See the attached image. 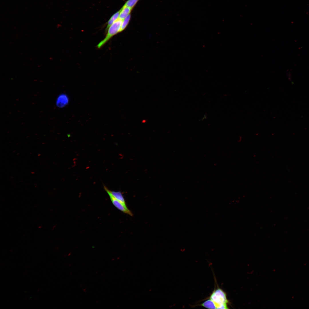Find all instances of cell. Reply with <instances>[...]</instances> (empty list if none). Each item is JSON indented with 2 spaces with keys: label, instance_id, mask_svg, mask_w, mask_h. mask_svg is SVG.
I'll use <instances>...</instances> for the list:
<instances>
[{
  "label": "cell",
  "instance_id": "6da1fadb",
  "mask_svg": "<svg viewBox=\"0 0 309 309\" xmlns=\"http://www.w3.org/2000/svg\"><path fill=\"white\" fill-rule=\"evenodd\" d=\"M215 304L217 309H228V301L226 294L222 289L218 288L214 290L210 297Z\"/></svg>",
  "mask_w": 309,
  "mask_h": 309
},
{
  "label": "cell",
  "instance_id": "7a4b0ae2",
  "mask_svg": "<svg viewBox=\"0 0 309 309\" xmlns=\"http://www.w3.org/2000/svg\"><path fill=\"white\" fill-rule=\"evenodd\" d=\"M122 21V20L118 18L109 27L106 37L97 45L98 48L101 47L112 37L120 32Z\"/></svg>",
  "mask_w": 309,
  "mask_h": 309
},
{
  "label": "cell",
  "instance_id": "3957f363",
  "mask_svg": "<svg viewBox=\"0 0 309 309\" xmlns=\"http://www.w3.org/2000/svg\"><path fill=\"white\" fill-rule=\"evenodd\" d=\"M110 200L114 206L122 212L127 214L130 216H132L133 214L131 211L129 210L127 206L124 205L120 201L113 197L110 193H107Z\"/></svg>",
  "mask_w": 309,
  "mask_h": 309
},
{
  "label": "cell",
  "instance_id": "277c9868",
  "mask_svg": "<svg viewBox=\"0 0 309 309\" xmlns=\"http://www.w3.org/2000/svg\"><path fill=\"white\" fill-rule=\"evenodd\" d=\"M104 188L106 193H110L113 197L118 200L124 205L126 206L125 201L122 194L119 191H115L110 190L106 186Z\"/></svg>",
  "mask_w": 309,
  "mask_h": 309
},
{
  "label": "cell",
  "instance_id": "5b68a950",
  "mask_svg": "<svg viewBox=\"0 0 309 309\" xmlns=\"http://www.w3.org/2000/svg\"><path fill=\"white\" fill-rule=\"evenodd\" d=\"M132 9V8L123 5L120 9L119 18L123 20L131 13Z\"/></svg>",
  "mask_w": 309,
  "mask_h": 309
},
{
  "label": "cell",
  "instance_id": "8992f818",
  "mask_svg": "<svg viewBox=\"0 0 309 309\" xmlns=\"http://www.w3.org/2000/svg\"><path fill=\"white\" fill-rule=\"evenodd\" d=\"M68 102V99L67 96L64 94L60 95L58 98L56 104L60 107H62L66 105Z\"/></svg>",
  "mask_w": 309,
  "mask_h": 309
},
{
  "label": "cell",
  "instance_id": "52a82bcc",
  "mask_svg": "<svg viewBox=\"0 0 309 309\" xmlns=\"http://www.w3.org/2000/svg\"><path fill=\"white\" fill-rule=\"evenodd\" d=\"M120 9L115 13L110 18L108 22V24L106 28V30L118 18L120 13Z\"/></svg>",
  "mask_w": 309,
  "mask_h": 309
},
{
  "label": "cell",
  "instance_id": "ba28073f",
  "mask_svg": "<svg viewBox=\"0 0 309 309\" xmlns=\"http://www.w3.org/2000/svg\"><path fill=\"white\" fill-rule=\"evenodd\" d=\"M201 305L206 308L209 309H217L215 303L211 299L208 300L201 304Z\"/></svg>",
  "mask_w": 309,
  "mask_h": 309
},
{
  "label": "cell",
  "instance_id": "9c48e42d",
  "mask_svg": "<svg viewBox=\"0 0 309 309\" xmlns=\"http://www.w3.org/2000/svg\"><path fill=\"white\" fill-rule=\"evenodd\" d=\"M131 17V14L130 13L123 20L120 32L122 31L126 28L129 22Z\"/></svg>",
  "mask_w": 309,
  "mask_h": 309
},
{
  "label": "cell",
  "instance_id": "30bf717a",
  "mask_svg": "<svg viewBox=\"0 0 309 309\" xmlns=\"http://www.w3.org/2000/svg\"><path fill=\"white\" fill-rule=\"evenodd\" d=\"M139 0H127L124 5L133 9Z\"/></svg>",
  "mask_w": 309,
  "mask_h": 309
}]
</instances>
